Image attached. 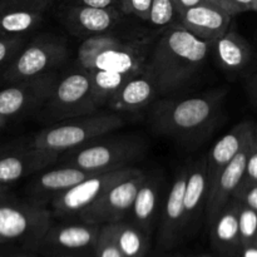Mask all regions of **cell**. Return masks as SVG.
<instances>
[{
  "label": "cell",
  "instance_id": "obj_17",
  "mask_svg": "<svg viewBox=\"0 0 257 257\" xmlns=\"http://www.w3.org/2000/svg\"><path fill=\"white\" fill-rule=\"evenodd\" d=\"M255 138V125L251 122H242L235 125L232 130L220 138L208 155L207 160V177H208V192L213 183L216 182L223 168L241 152L248 142Z\"/></svg>",
  "mask_w": 257,
  "mask_h": 257
},
{
  "label": "cell",
  "instance_id": "obj_20",
  "mask_svg": "<svg viewBox=\"0 0 257 257\" xmlns=\"http://www.w3.org/2000/svg\"><path fill=\"white\" fill-rule=\"evenodd\" d=\"M217 62L227 72H241L250 64L252 49L247 40L232 29H228L212 45Z\"/></svg>",
  "mask_w": 257,
  "mask_h": 257
},
{
  "label": "cell",
  "instance_id": "obj_8",
  "mask_svg": "<svg viewBox=\"0 0 257 257\" xmlns=\"http://www.w3.org/2000/svg\"><path fill=\"white\" fill-rule=\"evenodd\" d=\"M59 80L58 70L10 83L0 89V114L7 118L39 113Z\"/></svg>",
  "mask_w": 257,
  "mask_h": 257
},
{
  "label": "cell",
  "instance_id": "obj_39",
  "mask_svg": "<svg viewBox=\"0 0 257 257\" xmlns=\"http://www.w3.org/2000/svg\"><path fill=\"white\" fill-rule=\"evenodd\" d=\"M242 257H257V246L251 243V245H246L242 251Z\"/></svg>",
  "mask_w": 257,
  "mask_h": 257
},
{
  "label": "cell",
  "instance_id": "obj_46",
  "mask_svg": "<svg viewBox=\"0 0 257 257\" xmlns=\"http://www.w3.org/2000/svg\"><path fill=\"white\" fill-rule=\"evenodd\" d=\"M53 2H54V0H53Z\"/></svg>",
  "mask_w": 257,
  "mask_h": 257
},
{
  "label": "cell",
  "instance_id": "obj_12",
  "mask_svg": "<svg viewBox=\"0 0 257 257\" xmlns=\"http://www.w3.org/2000/svg\"><path fill=\"white\" fill-rule=\"evenodd\" d=\"M58 19L75 37H95L110 32L124 13L117 7L97 8L87 5H58Z\"/></svg>",
  "mask_w": 257,
  "mask_h": 257
},
{
  "label": "cell",
  "instance_id": "obj_21",
  "mask_svg": "<svg viewBox=\"0 0 257 257\" xmlns=\"http://www.w3.org/2000/svg\"><path fill=\"white\" fill-rule=\"evenodd\" d=\"M207 197V160L206 157H201L188 166L185 192V223L195 218L202 208H206Z\"/></svg>",
  "mask_w": 257,
  "mask_h": 257
},
{
  "label": "cell",
  "instance_id": "obj_35",
  "mask_svg": "<svg viewBox=\"0 0 257 257\" xmlns=\"http://www.w3.org/2000/svg\"><path fill=\"white\" fill-rule=\"evenodd\" d=\"M257 0H223L222 8L232 17L245 12H255Z\"/></svg>",
  "mask_w": 257,
  "mask_h": 257
},
{
  "label": "cell",
  "instance_id": "obj_22",
  "mask_svg": "<svg viewBox=\"0 0 257 257\" xmlns=\"http://www.w3.org/2000/svg\"><path fill=\"white\" fill-rule=\"evenodd\" d=\"M161 178L146 175L131 210L133 220L141 227L147 228L152 225L161 203Z\"/></svg>",
  "mask_w": 257,
  "mask_h": 257
},
{
  "label": "cell",
  "instance_id": "obj_25",
  "mask_svg": "<svg viewBox=\"0 0 257 257\" xmlns=\"http://www.w3.org/2000/svg\"><path fill=\"white\" fill-rule=\"evenodd\" d=\"M213 236L223 246H232L240 241L237 202L233 198L213 221Z\"/></svg>",
  "mask_w": 257,
  "mask_h": 257
},
{
  "label": "cell",
  "instance_id": "obj_26",
  "mask_svg": "<svg viewBox=\"0 0 257 257\" xmlns=\"http://www.w3.org/2000/svg\"><path fill=\"white\" fill-rule=\"evenodd\" d=\"M110 233L124 257H142L146 251V238L138 228L128 223H109Z\"/></svg>",
  "mask_w": 257,
  "mask_h": 257
},
{
  "label": "cell",
  "instance_id": "obj_31",
  "mask_svg": "<svg viewBox=\"0 0 257 257\" xmlns=\"http://www.w3.org/2000/svg\"><path fill=\"white\" fill-rule=\"evenodd\" d=\"M98 257H124L115 243L108 226L103 227L98 236Z\"/></svg>",
  "mask_w": 257,
  "mask_h": 257
},
{
  "label": "cell",
  "instance_id": "obj_40",
  "mask_svg": "<svg viewBox=\"0 0 257 257\" xmlns=\"http://www.w3.org/2000/svg\"><path fill=\"white\" fill-rule=\"evenodd\" d=\"M8 186H9V185H5V183L0 182V200H2V198L4 197L5 193H7Z\"/></svg>",
  "mask_w": 257,
  "mask_h": 257
},
{
  "label": "cell",
  "instance_id": "obj_42",
  "mask_svg": "<svg viewBox=\"0 0 257 257\" xmlns=\"http://www.w3.org/2000/svg\"><path fill=\"white\" fill-rule=\"evenodd\" d=\"M8 120H9V118L4 117V115L0 114V130H3V128L5 127V124L8 123Z\"/></svg>",
  "mask_w": 257,
  "mask_h": 257
},
{
  "label": "cell",
  "instance_id": "obj_28",
  "mask_svg": "<svg viewBox=\"0 0 257 257\" xmlns=\"http://www.w3.org/2000/svg\"><path fill=\"white\" fill-rule=\"evenodd\" d=\"M147 23L158 29L180 23V12L175 0H152Z\"/></svg>",
  "mask_w": 257,
  "mask_h": 257
},
{
  "label": "cell",
  "instance_id": "obj_15",
  "mask_svg": "<svg viewBox=\"0 0 257 257\" xmlns=\"http://www.w3.org/2000/svg\"><path fill=\"white\" fill-rule=\"evenodd\" d=\"M232 15L217 5L201 3L180 15V23L193 35L213 45L228 29Z\"/></svg>",
  "mask_w": 257,
  "mask_h": 257
},
{
  "label": "cell",
  "instance_id": "obj_2",
  "mask_svg": "<svg viewBox=\"0 0 257 257\" xmlns=\"http://www.w3.org/2000/svg\"><path fill=\"white\" fill-rule=\"evenodd\" d=\"M225 89L175 99L156 100L150 113V122L160 135L180 142L198 141L212 131L222 112Z\"/></svg>",
  "mask_w": 257,
  "mask_h": 257
},
{
  "label": "cell",
  "instance_id": "obj_33",
  "mask_svg": "<svg viewBox=\"0 0 257 257\" xmlns=\"http://www.w3.org/2000/svg\"><path fill=\"white\" fill-rule=\"evenodd\" d=\"M233 200L257 211V183L242 185L233 193Z\"/></svg>",
  "mask_w": 257,
  "mask_h": 257
},
{
  "label": "cell",
  "instance_id": "obj_38",
  "mask_svg": "<svg viewBox=\"0 0 257 257\" xmlns=\"http://www.w3.org/2000/svg\"><path fill=\"white\" fill-rule=\"evenodd\" d=\"M248 90H250V94L253 103L257 105V74L251 79L250 85H248Z\"/></svg>",
  "mask_w": 257,
  "mask_h": 257
},
{
  "label": "cell",
  "instance_id": "obj_43",
  "mask_svg": "<svg viewBox=\"0 0 257 257\" xmlns=\"http://www.w3.org/2000/svg\"><path fill=\"white\" fill-rule=\"evenodd\" d=\"M255 142L257 143V125L255 127Z\"/></svg>",
  "mask_w": 257,
  "mask_h": 257
},
{
  "label": "cell",
  "instance_id": "obj_9",
  "mask_svg": "<svg viewBox=\"0 0 257 257\" xmlns=\"http://www.w3.org/2000/svg\"><path fill=\"white\" fill-rule=\"evenodd\" d=\"M137 171L140 170L136 167H127L122 170L97 173L75 185L74 187L55 196L50 201L53 210L58 216L79 215L83 210L95 202L100 196L104 195L112 186L135 175Z\"/></svg>",
  "mask_w": 257,
  "mask_h": 257
},
{
  "label": "cell",
  "instance_id": "obj_44",
  "mask_svg": "<svg viewBox=\"0 0 257 257\" xmlns=\"http://www.w3.org/2000/svg\"><path fill=\"white\" fill-rule=\"evenodd\" d=\"M253 245H255V246H257V237L255 238V242H253Z\"/></svg>",
  "mask_w": 257,
  "mask_h": 257
},
{
  "label": "cell",
  "instance_id": "obj_27",
  "mask_svg": "<svg viewBox=\"0 0 257 257\" xmlns=\"http://www.w3.org/2000/svg\"><path fill=\"white\" fill-rule=\"evenodd\" d=\"M97 228L93 225H70L58 227L50 233L54 243L65 248H82L98 240Z\"/></svg>",
  "mask_w": 257,
  "mask_h": 257
},
{
  "label": "cell",
  "instance_id": "obj_32",
  "mask_svg": "<svg viewBox=\"0 0 257 257\" xmlns=\"http://www.w3.org/2000/svg\"><path fill=\"white\" fill-rule=\"evenodd\" d=\"M152 0H119V8L125 15H133L147 22Z\"/></svg>",
  "mask_w": 257,
  "mask_h": 257
},
{
  "label": "cell",
  "instance_id": "obj_45",
  "mask_svg": "<svg viewBox=\"0 0 257 257\" xmlns=\"http://www.w3.org/2000/svg\"><path fill=\"white\" fill-rule=\"evenodd\" d=\"M255 12L257 13V5H256V9H255Z\"/></svg>",
  "mask_w": 257,
  "mask_h": 257
},
{
  "label": "cell",
  "instance_id": "obj_13",
  "mask_svg": "<svg viewBox=\"0 0 257 257\" xmlns=\"http://www.w3.org/2000/svg\"><path fill=\"white\" fill-rule=\"evenodd\" d=\"M59 160V155L32 145L0 148V182H13L39 173Z\"/></svg>",
  "mask_w": 257,
  "mask_h": 257
},
{
  "label": "cell",
  "instance_id": "obj_4",
  "mask_svg": "<svg viewBox=\"0 0 257 257\" xmlns=\"http://www.w3.org/2000/svg\"><path fill=\"white\" fill-rule=\"evenodd\" d=\"M123 124L124 119L119 113L112 110L95 112L47 125L34 136L32 143L39 150L60 156L97 138L110 135L123 127Z\"/></svg>",
  "mask_w": 257,
  "mask_h": 257
},
{
  "label": "cell",
  "instance_id": "obj_14",
  "mask_svg": "<svg viewBox=\"0 0 257 257\" xmlns=\"http://www.w3.org/2000/svg\"><path fill=\"white\" fill-rule=\"evenodd\" d=\"M53 0H0V34L27 37L44 22Z\"/></svg>",
  "mask_w": 257,
  "mask_h": 257
},
{
  "label": "cell",
  "instance_id": "obj_19",
  "mask_svg": "<svg viewBox=\"0 0 257 257\" xmlns=\"http://www.w3.org/2000/svg\"><path fill=\"white\" fill-rule=\"evenodd\" d=\"M97 173L99 172H92L75 166L63 165L55 170L42 171L38 173L28 187V191L34 202L43 203L48 200L52 201L57 195L74 187L75 185Z\"/></svg>",
  "mask_w": 257,
  "mask_h": 257
},
{
  "label": "cell",
  "instance_id": "obj_34",
  "mask_svg": "<svg viewBox=\"0 0 257 257\" xmlns=\"http://www.w3.org/2000/svg\"><path fill=\"white\" fill-rule=\"evenodd\" d=\"M248 183H257V143L255 141H253L252 146L250 148V152H248L245 176H243V180L240 186L248 185Z\"/></svg>",
  "mask_w": 257,
  "mask_h": 257
},
{
  "label": "cell",
  "instance_id": "obj_18",
  "mask_svg": "<svg viewBox=\"0 0 257 257\" xmlns=\"http://www.w3.org/2000/svg\"><path fill=\"white\" fill-rule=\"evenodd\" d=\"M160 95L157 83L146 68L142 73L130 78L105 108L117 113H136L152 105Z\"/></svg>",
  "mask_w": 257,
  "mask_h": 257
},
{
  "label": "cell",
  "instance_id": "obj_37",
  "mask_svg": "<svg viewBox=\"0 0 257 257\" xmlns=\"http://www.w3.org/2000/svg\"><path fill=\"white\" fill-rule=\"evenodd\" d=\"M176 5H177V9L178 12H180V15L181 13H183L185 10L190 9V8L195 7V5H198L201 4V3H205V0H175Z\"/></svg>",
  "mask_w": 257,
  "mask_h": 257
},
{
  "label": "cell",
  "instance_id": "obj_36",
  "mask_svg": "<svg viewBox=\"0 0 257 257\" xmlns=\"http://www.w3.org/2000/svg\"><path fill=\"white\" fill-rule=\"evenodd\" d=\"M57 5H87V7L119 8V0H54Z\"/></svg>",
  "mask_w": 257,
  "mask_h": 257
},
{
  "label": "cell",
  "instance_id": "obj_16",
  "mask_svg": "<svg viewBox=\"0 0 257 257\" xmlns=\"http://www.w3.org/2000/svg\"><path fill=\"white\" fill-rule=\"evenodd\" d=\"M253 141H255V138L251 142H248L241 150V152L223 168L216 182L211 187L210 192H208L207 203H206V213H207V218L210 222L213 223L218 213L232 200L233 193L236 192L238 186L242 182L243 176H245L247 156Z\"/></svg>",
  "mask_w": 257,
  "mask_h": 257
},
{
  "label": "cell",
  "instance_id": "obj_5",
  "mask_svg": "<svg viewBox=\"0 0 257 257\" xmlns=\"http://www.w3.org/2000/svg\"><path fill=\"white\" fill-rule=\"evenodd\" d=\"M108 136L65 152L63 165L75 166L92 172H108L132 167L131 163L140 160L145 153L146 145L140 136Z\"/></svg>",
  "mask_w": 257,
  "mask_h": 257
},
{
  "label": "cell",
  "instance_id": "obj_29",
  "mask_svg": "<svg viewBox=\"0 0 257 257\" xmlns=\"http://www.w3.org/2000/svg\"><path fill=\"white\" fill-rule=\"evenodd\" d=\"M236 201V200H235ZM238 225H240V242L243 246L255 242L257 237V211L242 205L238 201Z\"/></svg>",
  "mask_w": 257,
  "mask_h": 257
},
{
  "label": "cell",
  "instance_id": "obj_24",
  "mask_svg": "<svg viewBox=\"0 0 257 257\" xmlns=\"http://www.w3.org/2000/svg\"><path fill=\"white\" fill-rule=\"evenodd\" d=\"M92 83V92L98 107H107L113 95L119 90V88L135 75L124 74V73L109 72V70H97L88 73ZM137 75V74H136Z\"/></svg>",
  "mask_w": 257,
  "mask_h": 257
},
{
  "label": "cell",
  "instance_id": "obj_11",
  "mask_svg": "<svg viewBox=\"0 0 257 257\" xmlns=\"http://www.w3.org/2000/svg\"><path fill=\"white\" fill-rule=\"evenodd\" d=\"M145 178L146 175L140 170L135 175L119 181L95 202L83 210L79 216L89 223L119 222L132 210L136 196Z\"/></svg>",
  "mask_w": 257,
  "mask_h": 257
},
{
  "label": "cell",
  "instance_id": "obj_3",
  "mask_svg": "<svg viewBox=\"0 0 257 257\" xmlns=\"http://www.w3.org/2000/svg\"><path fill=\"white\" fill-rule=\"evenodd\" d=\"M87 38L78 49V63L87 73L97 70L136 75L147 68L152 48L148 39H130L109 34Z\"/></svg>",
  "mask_w": 257,
  "mask_h": 257
},
{
  "label": "cell",
  "instance_id": "obj_10",
  "mask_svg": "<svg viewBox=\"0 0 257 257\" xmlns=\"http://www.w3.org/2000/svg\"><path fill=\"white\" fill-rule=\"evenodd\" d=\"M50 212L38 202L0 200V242L17 241L44 233Z\"/></svg>",
  "mask_w": 257,
  "mask_h": 257
},
{
  "label": "cell",
  "instance_id": "obj_41",
  "mask_svg": "<svg viewBox=\"0 0 257 257\" xmlns=\"http://www.w3.org/2000/svg\"><path fill=\"white\" fill-rule=\"evenodd\" d=\"M205 2L210 3V4H213V5H217V7H220V8H222V5H223V0H205Z\"/></svg>",
  "mask_w": 257,
  "mask_h": 257
},
{
  "label": "cell",
  "instance_id": "obj_6",
  "mask_svg": "<svg viewBox=\"0 0 257 257\" xmlns=\"http://www.w3.org/2000/svg\"><path fill=\"white\" fill-rule=\"evenodd\" d=\"M98 110L99 107L93 97L89 74L79 68L59 78L38 117L49 125L70 118L93 114Z\"/></svg>",
  "mask_w": 257,
  "mask_h": 257
},
{
  "label": "cell",
  "instance_id": "obj_30",
  "mask_svg": "<svg viewBox=\"0 0 257 257\" xmlns=\"http://www.w3.org/2000/svg\"><path fill=\"white\" fill-rule=\"evenodd\" d=\"M27 38L0 34V74L27 44Z\"/></svg>",
  "mask_w": 257,
  "mask_h": 257
},
{
  "label": "cell",
  "instance_id": "obj_7",
  "mask_svg": "<svg viewBox=\"0 0 257 257\" xmlns=\"http://www.w3.org/2000/svg\"><path fill=\"white\" fill-rule=\"evenodd\" d=\"M68 59V45L63 38L42 34L30 40L0 74L5 84L54 72Z\"/></svg>",
  "mask_w": 257,
  "mask_h": 257
},
{
  "label": "cell",
  "instance_id": "obj_23",
  "mask_svg": "<svg viewBox=\"0 0 257 257\" xmlns=\"http://www.w3.org/2000/svg\"><path fill=\"white\" fill-rule=\"evenodd\" d=\"M188 166L176 175L163 208V228L168 236L185 225V192L187 185Z\"/></svg>",
  "mask_w": 257,
  "mask_h": 257
},
{
  "label": "cell",
  "instance_id": "obj_1",
  "mask_svg": "<svg viewBox=\"0 0 257 257\" xmlns=\"http://www.w3.org/2000/svg\"><path fill=\"white\" fill-rule=\"evenodd\" d=\"M212 45L175 23L162 30L148 57L147 70L157 83L161 95L175 93L190 84L202 72Z\"/></svg>",
  "mask_w": 257,
  "mask_h": 257
}]
</instances>
